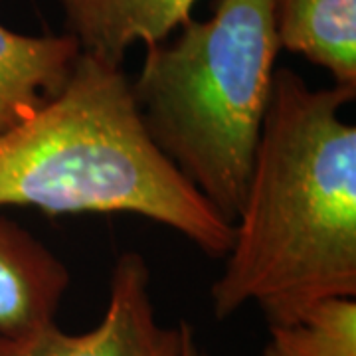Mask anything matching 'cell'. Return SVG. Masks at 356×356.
I'll return each instance as SVG.
<instances>
[{
    "mask_svg": "<svg viewBox=\"0 0 356 356\" xmlns=\"http://www.w3.org/2000/svg\"><path fill=\"white\" fill-rule=\"evenodd\" d=\"M180 28L172 44L147 46L133 95L154 145L234 226L281 50L273 0H220Z\"/></svg>",
    "mask_w": 356,
    "mask_h": 356,
    "instance_id": "3",
    "label": "cell"
},
{
    "mask_svg": "<svg viewBox=\"0 0 356 356\" xmlns=\"http://www.w3.org/2000/svg\"><path fill=\"white\" fill-rule=\"evenodd\" d=\"M261 356H356L355 297L329 299L293 323L269 325Z\"/></svg>",
    "mask_w": 356,
    "mask_h": 356,
    "instance_id": "9",
    "label": "cell"
},
{
    "mask_svg": "<svg viewBox=\"0 0 356 356\" xmlns=\"http://www.w3.org/2000/svg\"><path fill=\"white\" fill-rule=\"evenodd\" d=\"M356 89H313L275 70L226 269L212 287L216 318L248 303L269 325L356 297V127L341 115Z\"/></svg>",
    "mask_w": 356,
    "mask_h": 356,
    "instance_id": "1",
    "label": "cell"
},
{
    "mask_svg": "<svg viewBox=\"0 0 356 356\" xmlns=\"http://www.w3.org/2000/svg\"><path fill=\"white\" fill-rule=\"evenodd\" d=\"M273 18L280 48L356 89V0H273Z\"/></svg>",
    "mask_w": 356,
    "mask_h": 356,
    "instance_id": "8",
    "label": "cell"
},
{
    "mask_svg": "<svg viewBox=\"0 0 356 356\" xmlns=\"http://www.w3.org/2000/svg\"><path fill=\"white\" fill-rule=\"evenodd\" d=\"M186 331V323H159L147 261L137 252H125L115 261L109 301L97 327L72 334L51 321L0 334V356H182Z\"/></svg>",
    "mask_w": 356,
    "mask_h": 356,
    "instance_id": "4",
    "label": "cell"
},
{
    "mask_svg": "<svg viewBox=\"0 0 356 356\" xmlns=\"http://www.w3.org/2000/svg\"><path fill=\"white\" fill-rule=\"evenodd\" d=\"M79 50L115 65L131 46L165 42L191 20L196 0H58Z\"/></svg>",
    "mask_w": 356,
    "mask_h": 356,
    "instance_id": "5",
    "label": "cell"
},
{
    "mask_svg": "<svg viewBox=\"0 0 356 356\" xmlns=\"http://www.w3.org/2000/svg\"><path fill=\"white\" fill-rule=\"evenodd\" d=\"M127 212L226 257L234 226L154 145L121 65L79 54L64 89L0 133V208Z\"/></svg>",
    "mask_w": 356,
    "mask_h": 356,
    "instance_id": "2",
    "label": "cell"
},
{
    "mask_svg": "<svg viewBox=\"0 0 356 356\" xmlns=\"http://www.w3.org/2000/svg\"><path fill=\"white\" fill-rule=\"evenodd\" d=\"M79 54V44L70 34L26 36L0 24V133L58 95Z\"/></svg>",
    "mask_w": 356,
    "mask_h": 356,
    "instance_id": "7",
    "label": "cell"
},
{
    "mask_svg": "<svg viewBox=\"0 0 356 356\" xmlns=\"http://www.w3.org/2000/svg\"><path fill=\"white\" fill-rule=\"evenodd\" d=\"M182 356H210L208 353H204L202 348L198 346L196 339H194V331L188 325V331H186V337H184V348H182Z\"/></svg>",
    "mask_w": 356,
    "mask_h": 356,
    "instance_id": "10",
    "label": "cell"
},
{
    "mask_svg": "<svg viewBox=\"0 0 356 356\" xmlns=\"http://www.w3.org/2000/svg\"><path fill=\"white\" fill-rule=\"evenodd\" d=\"M67 287V267L30 232L0 218V334L51 323Z\"/></svg>",
    "mask_w": 356,
    "mask_h": 356,
    "instance_id": "6",
    "label": "cell"
}]
</instances>
